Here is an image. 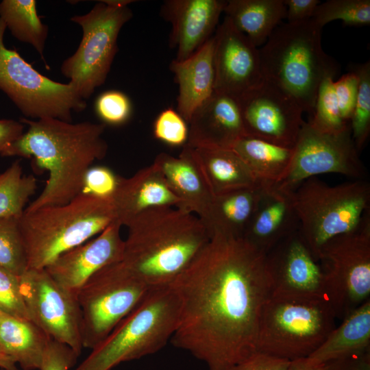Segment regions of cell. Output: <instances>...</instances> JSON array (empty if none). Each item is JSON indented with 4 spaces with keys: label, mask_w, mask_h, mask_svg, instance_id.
Returning a JSON list of instances; mask_svg holds the SVG:
<instances>
[{
    "label": "cell",
    "mask_w": 370,
    "mask_h": 370,
    "mask_svg": "<svg viewBox=\"0 0 370 370\" xmlns=\"http://www.w3.org/2000/svg\"><path fill=\"white\" fill-rule=\"evenodd\" d=\"M170 285L181 307L175 347L208 370H229L256 351L271 282L266 254L243 236L213 231Z\"/></svg>",
    "instance_id": "obj_1"
},
{
    "label": "cell",
    "mask_w": 370,
    "mask_h": 370,
    "mask_svg": "<svg viewBox=\"0 0 370 370\" xmlns=\"http://www.w3.org/2000/svg\"><path fill=\"white\" fill-rule=\"evenodd\" d=\"M20 122L28 126L27 131L1 156L31 158L37 169L49 173L42 191L24 212L68 204L81 193L92 163L107 153L102 138L106 125L53 118H21Z\"/></svg>",
    "instance_id": "obj_2"
},
{
    "label": "cell",
    "mask_w": 370,
    "mask_h": 370,
    "mask_svg": "<svg viewBox=\"0 0 370 370\" xmlns=\"http://www.w3.org/2000/svg\"><path fill=\"white\" fill-rule=\"evenodd\" d=\"M125 226L121 262L151 288L172 283L210 238L198 217L171 206L147 209Z\"/></svg>",
    "instance_id": "obj_3"
},
{
    "label": "cell",
    "mask_w": 370,
    "mask_h": 370,
    "mask_svg": "<svg viewBox=\"0 0 370 370\" xmlns=\"http://www.w3.org/2000/svg\"><path fill=\"white\" fill-rule=\"evenodd\" d=\"M322 29L312 18L280 24L259 49L263 78L288 92L310 116L320 84L338 71L322 48Z\"/></svg>",
    "instance_id": "obj_4"
},
{
    "label": "cell",
    "mask_w": 370,
    "mask_h": 370,
    "mask_svg": "<svg viewBox=\"0 0 370 370\" xmlns=\"http://www.w3.org/2000/svg\"><path fill=\"white\" fill-rule=\"evenodd\" d=\"M116 221L112 198L81 193L66 204L24 212L20 227L28 269H45L62 254Z\"/></svg>",
    "instance_id": "obj_5"
},
{
    "label": "cell",
    "mask_w": 370,
    "mask_h": 370,
    "mask_svg": "<svg viewBox=\"0 0 370 370\" xmlns=\"http://www.w3.org/2000/svg\"><path fill=\"white\" fill-rule=\"evenodd\" d=\"M180 308L170 284L152 288L75 370H111L122 362L158 352L175 333Z\"/></svg>",
    "instance_id": "obj_6"
},
{
    "label": "cell",
    "mask_w": 370,
    "mask_h": 370,
    "mask_svg": "<svg viewBox=\"0 0 370 370\" xmlns=\"http://www.w3.org/2000/svg\"><path fill=\"white\" fill-rule=\"evenodd\" d=\"M298 232L317 260L320 249L332 238L352 232L369 210L370 185L356 180L329 186L310 177L291 193Z\"/></svg>",
    "instance_id": "obj_7"
},
{
    "label": "cell",
    "mask_w": 370,
    "mask_h": 370,
    "mask_svg": "<svg viewBox=\"0 0 370 370\" xmlns=\"http://www.w3.org/2000/svg\"><path fill=\"white\" fill-rule=\"evenodd\" d=\"M327 299L271 297L264 306L256 351L293 360L308 357L336 327Z\"/></svg>",
    "instance_id": "obj_8"
},
{
    "label": "cell",
    "mask_w": 370,
    "mask_h": 370,
    "mask_svg": "<svg viewBox=\"0 0 370 370\" xmlns=\"http://www.w3.org/2000/svg\"><path fill=\"white\" fill-rule=\"evenodd\" d=\"M131 2L101 1L86 14L71 18L82 27V38L75 52L64 60L60 71L84 100L106 80L118 51L119 32L132 17L128 7Z\"/></svg>",
    "instance_id": "obj_9"
},
{
    "label": "cell",
    "mask_w": 370,
    "mask_h": 370,
    "mask_svg": "<svg viewBox=\"0 0 370 370\" xmlns=\"http://www.w3.org/2000/svg\"><path fill=\"white\" fill-rule=\"evenodd\" d=\"M151 289L121 261L91 276L77 295L83 347L92 349L102 342Z\"/></svg>",
    "instance_id": "obj_10"
},
{
    "label": "cell",
    "mask_w": 370,
    "mask_h": 370,
    "mask_svg": "<svg viewBox=\"0 0 370 370\" xmlns=\"http://www.w3.org/2000/svg\"><path fill=\"white\" fill-rule=\"evenodd\" d=\"M317 260L324 275L326 299L343 319L370 299V210L353 231L328 241Z\"/></svg>",
    "instance_id": "obj_11"
},
{
    "label": "cell",
    "mask_w": 370,
    "mask_h": 370,
    "mask_svg": "<svg viewBox=\"0 0 370 370\" xmlns=\"http://www.w3.org/2000/svg\"><path fill=\"white\" fill-rule=\"evenodd\" d=\"M6 26L0 18V90L26 119H58L72 122V112L87 105L69 82H55L40 73L14 49L4 44Z\"/></svg>",
    "instance_id": "obj_12"
},
{
    "label": "cell",
    "mask_w": 370,
    "mask_h": 370,
    "mask_svg": "<svg viewBox=\"0 0 370 370\" xmlns=\"http://www.w3.org/2000/svg\"><path fill=\"white\" fill-rule=\"evenodd\" d=\"M331 173L357 180H363L367 175L352 138L351 130L327 133L304 121L294 146L289 171L273 186L291 193L306 180Z\"/></svg>",
    "instance_id": "obj_13"
},
{
    "label": "cell",
    "mask_w": 370,
    "mask_h": 370,
    "mask_svg": "<svg viewBox=\"0 0 370 370\" xmlns=\"http://www.w3.org/2000/svg\"><path fill=\"white\" fill-rule=\"evenodd\" d=\"M19 283L31 321L50 339L69 346L79 356L83 345L77 295L61 286L45 269H28Z\"/></svg>",
    "instance_id": "obj_14"
},
{
    "label": "cell",
    "mask_w": 370,
    "mask_h": 370,
    "mask_svg": "<svg viewBox=\"0 0 370 370\" xmlns=\"http://www.w3.org/2000/svg\"><path fill=\"white\" fill-rule=\"evenodd\" d=\"M238 99L247 136L294 147L304 121V111L292 95L263 79Z\"/></svg>",
    "instance_id": "obj_15"
},
{
    "label": "cell",
    "mask_w": 370,
    "mask_h": 370,
    "mask_svg": "<svg viewBox=\"0 0 370 370\" xmlns=\"http://www.w3.org/2000/svg\"><path fill=\"white\" fill-rule=\"evenodd\" d=\"M266 256L271 297L295 300L326 299L321 265L297 230L281 241Z\"/></svg>",
    "instance_id": "obj_16"
},
{
    "label": "cell",
    "mask_w": 370,
    "mask_h": 370,
    "mask_svg": "<svg viewBox=\"0 0 370 370\" xmlns=\"http://www.w3.org/2000/svg\"><path fill=\"white\" fill-rule=\"evenodd\" d=\"M215 91L238 97L263 80L259 49L225 16L214 34Z\"/></svg>",
    "instance_id": "obj_17"
},
{
    "label": "cell",
    "mask_w": 370,
    "mask_h": 370,
    "mask_svg": "<svg viewBox=\"0 0 370 370\" xmlns=\"http://www.w3.org/2000/svg\"><path fill=\"white\" fill-rule=\"evenodd\" d=\"M121 227L118 221L113 222L97 236L60 255L45 269L61 286L77 295L95 273L122 260Z\"/></svg>",
    "instance_id": "obj_18"
},
{
    "label": "cell",
    "mask_w": 370,
    "mask_h": 370,
    "mask_svg": "<svg viewBox=\"0 0 370 370\" xmlns=\"http://www.w3.org/2000/svg\"><path fill=\"white\" fill-rule=\"evenodd\" d=\"M226 3L223 0H166L160 15L171 25L169 45L174 60H186L213 35Z\"/></svg>",
    "instance_id": "obj_19"
},
{
    "label": "cell",
    "mask_w": 370,
    "mask_h": 370,
    "mask_svg": "<svg viewBox=\"0 0 370 370\" xmlns=\"http://www.w3.org/2000/svg\"><path fill=\"white\" fill-rule=\"evenodd\" d=\"M187 145L193 148L231 149L247 136L237 97L214 93L193 114Z\"/></svg>",
    "instance_id": "obj_20"
},
{
    "label": "cell",
    "mask_w": 370,
    "mask_h": 370,
    "mask_svg": "<svg viewBox=\"0 0 370 370\" xmlns=\"http://www.w3.org/2000/svg\"><path fill=\"white\" fill-rule=\"evenodd\" d=\"M180 200L177 208L206 223L214 193L195 149L186 144L178 156L160 153L153 162Z\"/></svg>",
    "instance_id": "obj_21"
},
{
    "label": "cell",
    "mask_w": 370,
    "mask_h": 370,
    "mask_svg": "<svg viewBox=\"0 0 370 370\" xmlns=\"http://www.w3.org/2000/svg\"><path fill=\"white\" fill-rule=\"evenodd\" d=\"M112 199L116 221L122 226L147 209L180 205V200L153 163L128 178L121 177Z\"/></svg>",
    "instance_id": "obj_22"
},
{
    "label": "cell",
    "mask_w": 370,
    "mask_h": 370,
    "mask_svg": "<svg viewBox=\"0 0 370 370\" xmlns=\"http://www.w3.org/2000/svg\"><path fill=\"white\" fill-rule=\"evenodd\" d=\"M214 35L182 61L173 60L170 69L178 86L177 109L188 123L193 112L215 92Z\"/></svg>",
    "instance_id": "obj_23"
},
{
    "label": "cell",
    "mask_w": 370,
    "mask_h": 370,
    "mask_svg": "<svg viewBox=\"0 0 370 370\" xmlns=\"http://www.w3.org/2000/svg\"><path fill=\"white\" fill-rule=\"evenodd\" d=\"M297 230L298 221L291 193L272 186L264 191L243 236L267 254L281 241Z\"/></svg>",
    "instance_id": "obj_24"
},
{
    "label": "cell",
    "mask_w": 370,
    "mask_h": 370,
    "mask_svg": "<svg viewBox=\"0 0 370 370\" xmlns=\"http://www.w3.org/2000/svg\"><path fill=\"white\" fill-rule=\"evenodd\" d=\"M342 320L341 324L307 357L310 362L325 364L370 352V299Z\"/></svg>",
    "instance_id": "obj_25"
},
{
    "label": "cell",
    "mask_w": 370,
    "mask_h": 370,
    "mask_svg": "<svg viewBox=\"0 0 370 370\" xmlns=\"http://www.w3.org/2000/svg\"><path fill=\"white\" fill-rule=\"evenodd\" d=\"M49 339L31 320L0 310L1 352L23 370H40Z\"/></svg>",
    "instance_id": "obj_26"
},
{
    "label": "cell",
    "mask_w": 370,
    "mask_h": 370,
    "mask_svg": "<svg viewBox=\"0 0 370 370\" xmlns=\"http://www.w3.org/2000/svg\"><path fill=\"white\" fill-rule=\"evenodd\" d=\"M268 187L243 188L216 195L205 223L210 234L217 230L243 236Z\"/></svg>",
    "instance_id": "obj_27"
},
{
    "label": "cell",
    "mask_w": 370,
    "mask_h": 370,
    "mask_svg": "<svg viewBox=\"0 0 370 370\" xmlns=\"http://www.w3.org/2000/svg\"><path fill=\"white\" fill-rule=\"evenodd\" d=\"M223 12L258 47L285 18L286 7L283 0H229Z\"/></svg>",
    "instance_id": "obj_28"
},
{
    "label": "cell",
    "mask_w": 370,
    "mask_h": 370,
    "mask_svg": "<svg viewBox=\"0 0 370 370\" xmlns=\"http://www.w3.org/2000/svg\"><path fill=\"white\" fill-rule=\"evenodd\" d=\"M264 185L272 186L287 175L293 158L294 147H286L245 136L231 149Z\"/></svg>",
    "instance_id": "obj_29"
},
{
    "label": "cell",
    "mask_w": 370,
    "mask_h": 370,
    "mask_svg": "<svg viewBox=\"0 0 370 370\" xmlns=\"http://www.w3.org/2000/svg\"><path fill=\"white\" fill-rule=\"evenodd\" d=\"M214 195L262 184L232 150L194 148Z\"/></svg>",
    "instance_id": "obj_30"
},
{
    "label": "cell",
    "mask_w": 370,
    "mask_h": 370,
    "mask_svg": "<svg viewBox=\"0 0 370 370\" xmlns=\"http://www.w3.org/2000/svg\"><path fill=\"white\" fill-rule=\"evenodd\" d=\"M0 18L14 38L31 45L44 60L49 30L38 14L36 1L3 0L0 2Z\"/></svg>",
    "instance_id": "obj_31"
},
{
    "label": "cell",
    "mask_w": 370,
    "mask_h": 370,
    "mask_svg": "<svg viewBox=\"0 0 370 370\" xmlns=\"http://www.w3.org/2000/svg\"><path fill=\"white\" fill-rule=\"evenodd\" d=\"M37 188L33 175H24L21 160L0 173V218H21L25 206Z\"/></svg>",
    "instance_id": "obj_32"
},
{
    "label": "cell",
    "mask_w": 370,
    "mask_h": 370,
    "mask_svg": "<svg viewBox=\"0 0 370 370\" xmlns=\"http://www.w3.org/2000/svg\"><path fill=\"white\" fill-rule=\"evenodd\" d=\"M0 268L18 278L28 269L20 218H0Z\"/></svg>",
    "instance_id": "obj_33"
},
{
    "label": "cell",
    "mask_w": 370,
    "mask_h": 370,
    "mask_svg": "<svg viewBox=\"0 0 370 370\" xmlns=\"http://www.w3.org/2000/svg\"><path fill=\"white\" fill-rule=\"evenodd\" d=\"M358 77L356 100L350 121L352 138L357 151L362 150L370 134V63L351 66Z\"/></svg>",
    "instance_id": "obj_34"
},
{
    "label": "cell",
    "mask_w": 370,
    "mask_h": 370,
    "mask_svg": "<svg viewBox=\"0 0 370 370\" xmlns=\"http://www.w3.org/2000/svg\"><path fill=\"white\" fill-rule=\"evenodd\" d=\"M312 19L321 27L336 20L349 26L370 24L369 0H328L320 3Z\"/></svg>",
    "instance_id": "obj_35"
},
{
    "label": "cell",
    "mask_w": 370,
    "mask_h": 370,
    "mask_svg": "<svg viewBox=\"0 0 370 370\" xmlns=\"http://www.w3.org/2000/svg\"><path fill=\"white\" fill-rule=\"evenodd\" d=\"M334 82V78L329 77L320 84L314 111L308 122L321 132L335 134L349 130L350 125L341 117Z\"/></svg>",
    "instance_id": "obj_36"
},
{
    "label": "cell",
    "mask_w": 370,
    "mask_h": 370,
    "mask_svg": "<svg viewBox=\"0 0 370 370\" xmlns=\"http://www.w3.org/2000/svg\"><path fill=\"white\" fill-rule=\"evenodd\" d=\"M95 112L103 123L121 125L130 118L132 106L129 97L123 92L110 90L101 93L95 105Z\"/></svg>",
    "instance_id": "obj_37"
},
{
    "label": "cell",
    "mask_w": 370,
    "mask_h": 370,
    "mask_svg": "<svg viewBox=\"0 0 370 370\" xmlns=\"http://www.w3.org/2000/svg\"><path fill=\"white\" fill-rule=\"evenodd\" d=\"M154 137L171 147L184 146L188 138V125L173 108L162 110L153 125Z\"/></svg>",
    "instance_id": "obj_38"
},
{
    "label": "cell",
    "mask_w": 370,
    "mask_h": 370,
    "mask_svg": "<svg viewBox=\"0 0 370 370\" xmlns=\"http://www.w3.org/2000/svg\"><path fill=\"white\" fill-rule=\"evenodd\" d=\"M0 310L31 320L21 294L19 278L1 268Z\"/></svg>",
    "instance_id": "obj_39"
},
{
    "label": "cell",
    "mask_w": 370,
    "mask_h": 370,
    "mask_svg": "<svg viewBox=\"0 0 370 370\" xmlns=\"http://www.w3.org/2000/svg\"><path fill=\"white\" fill-rule=\"evenodd\" d=\"M120 177L106 166H92L86 173L81 193L112 198Z\"/></svg>",
    "instance_id": "obj_40"
},
{
    "label": "cell",
    "mask_w": 370,
    "mask_h": 370,
    "mask_svg": "<svg viewBox=\"0 0 370 370\" xmlns=\"http://www.w3.org/2000/svg\"><path fill=\"white\" fill-rule=\"evenodd\" d=\"M358 77L352 71L334 82V88L343 120L350 125L358 92Z\"/></svg>",
    "instance_id": "obj_41"
},
{
    "label": "cell",
    "mask_w": 370,
    "mask_h": 370,
    "mask_svg": "<svg viewBox=\"0 0 370 370\" xmlns=\"http://www.w3.org/2000/svg\"><path fill=\"white\" fill-rule=\"evenodd\" d=\"M77 357L69 346L49 339L40 370H69L76 363Z\"/></svg>",
    "instance_id": "obj_42"
},
{
    "label": "cell",
    "mask_w": 370,
    "mask_h": 370,
    "mask_svg": "<svg viewBox=\"0 0 370 370\" xmlns=\"http://www.w3.org/2000/svg\"><path fill=\"white\" fill-rule=\"evenodd\" d=\"M291 360L256 351L229 370H286Z\"/></svg>",
    "instance_id": "obj_43"
},
{
    "label": "cell",
    "mask_w": 370,
    "mask_h": 370,
    "mask_svg": "<svg viewBox=\"0 0 370 370\" xmlns=\"http://www.w3.org/2000/svg\"><path fill=\"white\" fill-rule=\"evenodd\" d=\"M287 23H298L312 18L319 0H283Z\"/></svg>",
    "instance_id": "obj_44"
},
{
    "label": "cell",
    "mask_w": 370,
    "mask_h": 370,
    "mask_svg": "<svg viewBox=\"0 0 370 370\" xmlns=\"http://www.w3.org/2000/svg\"><path fill=\"white\" fill-rule=\"evenodd\" d=\"M325 364L326 370H370V352Z\"/></svg>",
    "instance_id": "obj_45"
},
{
    "label": "cell",
    "mask_w": 370,
    "mask_h": 370,
    "mask_svg": "<svg viewBox=\"0 0 370 370\" xmlns=\"http://www.w3.org/2000/svg\"><path fill=\"white\" fill-rule=\"evenodd\" d=\"M24 124L13 119H0V156L23 134Z\"/></svg>",
    "instance_id": "obj_46"
},
{
    "label": "cell",
    "mask_w": 370,
    "mask_h": 370,
    "mask_svg": "<svg viewBox=\"0 0 370 370\" xmlns=\"http://www.w3.org/2000/svg\"><path fill=\"white\" fill-rule=\"evenodd\" d=\"M326 364H312L307 358L291 360L286 370H326Z\"/></svg>",
    "instance_id": "obj_47"
},
{
    "label": "cell",
    "mask_w": 370,
    "mask_h": 370,
    "mask_svg": "<svg viewBox=\"0 0 370 370\" xmlns=\"http://www.w3.org/2000/svg\"><path fill=\"white\" fill-rule=\"evenodd\" d=\"M0 367L5 370H18L16 364L9 356L1 352Z\"/></svg>",
    "instance_id": "obj_48"
},
{
    "label": "cell",
    "mask_w": 370,
    "mask_h": 370,
    "mask_svg": "<svg viewBox=\"0 0 370 370\" xmlns=\"http://www.w3.org/2000/svg\"><path fill=\"white\" fill-rule=\"evenodd\" d=\"M1 370H5V369H2Z\"/></svg>",
    "instance_id": "obj_49"
},
{
    "label": "cell",
    "mask_w": 370,
    "mask_h": 370,
    "mask_svg": "<svg viewBox=\"0 0 370 370\" xmlns=\"http://www.w3.org/2000/svg\"><path fill=\"white\" fill-rule=\"evenodd\" d=\"M0 352H1V349H0Z\"/></svg>",
    "instance_id": "obj_50"
}]
</instances>
